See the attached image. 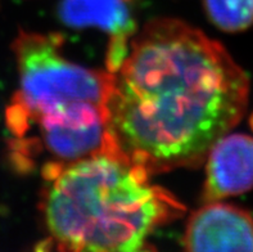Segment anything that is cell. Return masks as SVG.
Returning <instances> with one entry per match:
<instances>
[{"label":"cell","instance_id":"obj_9","mask_svg":"<svg viewBox=\"0 0 253 252\" xmlns=\"http://www.w3.org/2000/svg\"><path fill=\"white\" fill-rule=\"evenodd\" d=\"M251 126L253 128V116H252V118H251Z\"/></svg>","mask_w":253,"mask_h":252},{"label":"cell","instance_id":"obj_5","mask_svg":"<svg viewBox=\"0 0 253 252\" xmlns=\"http://www.w3.org/2000/svg\"><path fill=\"white\" fill-rule=\"evenodd\" d=\"M183 242L188 251L253 252V217L233 204L207 202L188 220Z\"/></svg>","mask_w":253,"mask_h":252},{"label":"cell","instance_id":"obj_1","mask_svg":"<svg viewBox=\"0 0 253 252\" xmlns=\"http://www.w3.org/2000/svg\"><path fill=\"white\" fill-rule=\"evenodd\" d=\"M112 74L107 152L149 176L201 166L247 108L244 71L220 43L179 19L147 23Z\"/></svg>","mask_w":253,"mask_h":252},{"label":"cell","instance_id":"obj_4","mask_svg":"<svg viewBox=\"0 0 253 252\" xmlns=\"http://www.w3.org/2000/svg\"><path fill=\"white\" fill-rule=\"evenodd\" d=\"M30 124L38 125L42 146L54 162H74L107 152L106 111L93 103H66L45 109L27 122L23 133Z\"/></svg>","mask_w":253,"mask_h":252},{"label":"cell","instance_id":"obj_3","mask_svg":"<svg viewBox=\"0 0 253 252\" xmlns=\"http://www.w3.org/2000/svg\"><path fill=\"white\" fill-rule=\"evenodd\" d=\"M12 49L19 89L8 109V124L17 135L34 116L66 103H93L106 111L113 74L71 62L61 53L59 36L21 30Z\"/></svg>","mask_w":253,"mask_h":252},{"label":"cell","instance_id":"obj_2","mask_svg":"<svg viewBox=\"0 0 253 252\" xmlns=\"http://www.w3.org/2000/svg\"><path fill=\"white\" fill-rule=\"evenodd\" d=\"M42 214L49 241L67 251H144L149 237L184 206L151 176L102 152L44 167Z\"/></svg>","mask_w":253,"mask_h":252},{"label":"cell","instance_id":"obj_8","mask_svg":"<svg viewBox=\"0 0 253 252\" xmlns=\"http://www.w3.org/2000/svg\"><path fill=\"white\" fill-rule=\"evenodd\" d=\"M211 22L226 32H239L253 25V0H203Z\"/></svg>","mask_w":253,"mask_h":252},{"label":"cell","instance_id":"obj_6","mask_svg":"<svg viewBox=\"0 0 253 252\" xmlns=\"http://www.w3.org/2000/svg\"><path fill=\"white\" fill-rule=\"evenodd\" d=\"M206 160L205 201H220L253 188V138L250 135H224Z\"/></svg>","mask_w":253,"mask_h":252},{"label":"cell","instance_id":"obj_7","mask_svg":"<svg viewBox=\"0 0 253 252\" xmlns=\"http://www.w3.org/2000/svg\"><path fill=\"white\" fill-rule=\"evenodd\" d=\"M61 17L74 27L96 26L113 36L108 68L117 70L127 53L126 40L134 32L128 0H63Z\"/></svg>","mask_w":253,"mask_h":252}]
</instances>
